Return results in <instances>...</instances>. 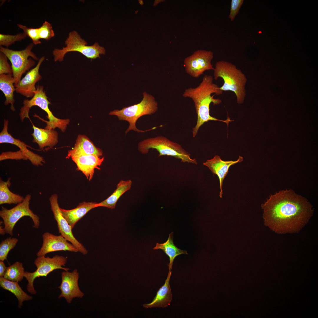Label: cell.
I'll use <instances>...</instances> for the list:
<instances>
[{"label":"cell","instance_id":"28","mask_svg":"<svg viewBox=\"0 0 318 318\" xmlns=\"http://www.w3.org/2000/svg\"><path fill=\"white\" fill-rule=\"evenodd\" d=\"M25 272L23 264L16 261L7 267L3 277L10 281L19 282L23 280Z\"/></svg>","mask_w":318,"mask_h":318},{"label":"cell","instance_id":"25","mask_svg":"<svg viewBox=\"0 0 318 318\" xmlns=\"http://www.w3.org/2000/svg\"><path fill=\"white\" fill-rule=\"evenodd\" d=\"M160 249L168 256L170 262L168 264L169 271L172 269V266L174 259L175 257L181 254H188L187 251L177 247L174 244L173 241V232L169 234L167 241L164 243H157L153 249Z\"/></svg>","mask_w":318,"mask_h":318},{"label":"cell","instance_id":"1","mask_svg":"<svg viewBox=\"0 0 318 318\" xmlns=\"http://www.w3.org/2000/svg\"><path fill=\"white\" fill-rule=\"evenodd\" d=\"M261 206L265 225L279 234L299 231L313 213L308 201L291 189L271 195Z\"/></svg>","mask_w":318,"mask_h":318},{"label":"cell","instance_id":"20","mask_svg":"<svg viewBox=\"0 0 318 318\" xmlns=\"http://www.w3.org/2000/svg\"><path fill=\"white\" fill-rule=\"evenodd\" d=\"M102 153V150L96 147L87 137L80 135L77 138L74 147L68 151L66 158L89 155H95L100 157Z\"/></svg>","mask_w":318,"mask_h":318},{"label":"cell","instance_id":"13","mask_svg":"<svg viewBox=\"0 0 318 318\" xmlns=\"http://www.w3.org/2000/svg\"><path fill=\"white\" fill-rule=\"evenodd\" d=\"M62 282L58 287L61 291L58 298H64L70 304L75 298H82L84 294L80 289L78 281L79 273L77 269L71 272L63 271L61 273Z\"/></svg>","mask_w":318,"mask_h":318},{"label":"cell","instance_id":"14","mask_svg":"<svg viewBox=\"0 0 318 318\" xmlns=\"http://www.w3.org/2000/svg\"><path fill=\"white\" fill-rule=\"evenodd\" d=\"M42 246L37 253V256H45L47 254L58 251L78 252L76 248L62 235H55L48 232L42 235Z\"/></svg>","mask_w":318,"mask_h":318},{"label":"cell","instance_id":"5","mask_svg":"<svg viewBox=\"0 0 318 318\" xmlns=\"http://www.w3.org/2000/svg\"><path fill=\"white\" fill-rule=\"evenodd\" d=\"M143 95V99L140 103L124 107L121 110H114L109 113L110 115L117 116L120 120H125L129 122V126L125 132L126 134L131 130L140 132L151 129L142 130L138 129L136 126L137 121L141 117L153 114L158 109V104L154 96L146 92H144Z\"/></svg>","mask_w":318,"mask_h":318},{"label":"cell","instance_id":"9","mask_svg":"<svg viewBox=\"0 0 318 318\" xmlns=\"http://www.w3.org/2000/svg\"><path fill=\"white\" fill-rule=\"evenodd\" d=\"M31 196L29 194L27 195L22 202L10 209H7L2 206L0 211V216L3 219L4 224L3 228L4 234L6 233L12 236L13 229L15 224L21 218L25 216H29L32 219L34 228L37 229L39 228V218L29 208Z\"/></svg>","mask_w":318,"mask_h":318},{"label":"cell","instance_id":"26","mask_svg":"<svg viewBox=\"0 0 318 318\" xmlns=\"http://www.w3.org/2000/svg\"><path fill=\"white\" fill-rule=\"evenodd\" d=\"M18 282L10 281L3 277H0V287L10 292L16 296L18 301V307L21 308L24 301L30 300L33 297L24 292Z\"/></svg>","mask_w":318,"mask_h":318},{"label":"cell","instance_id":"7","mask_svg":"<svg viewBox=\"0 0 318 318\" xmlns=\"http://www.w3.org/2000/svg\"><path fill=\"white\" fill-rule=\"evenodd\" d=\"M65 44V47L61 49H55L53 51L55 62L62 61L65 54L70 52H79L87 58L90 59L100 58V54H105V48L100 46L97 42L91 46L87 45L86 41L75 31L69 33Z\"/></svg>","mask_w":318,"mask_h":318},{"label":"cell","instance_id":"12","mask_svg":"<svg viewBox=\"0 0 318 318\" xmlns=\"http://www.w3.org/2000/svg\"><path fill=\"white\" fill-rule=\"evenodd\" d=\"M51 208L55 220L57 223L59 232L68 241L72 243L84 255L87 254L88 251L74 237L72 228L63 217L61 212L58 203V196L56 194L52 195L49 198Z\"/></svg>","mask_w":318,"mask_h":318},{"label":"cell","instance_id":"2","mask_svg":"<svg viewBox=\"0 0 318 318\" xmlns=\"http://www.w3.org/2000/svg\"><path fill=\"white\" fill-rule=\"evenodd\" d=\"M222 91L217 85L213 82V77L211 75H205L197 87L186 89L183 94L185 97L191 98L194 102L197 119L196 125L193 128V136L197 135L199 128L204 123L209 120L219 121L226 123L227 125L231 120L229 118L226 120L218 119L210 115V106L211 103L213 105L220 104L222 102L219 98H214L213 93L217 95H222Z\"/></svg>","mask_w":318,"mask_h":318},{"label":"cell","instance_id":"23","mask_svg":"<svg viewBox=\"0 0 318 318\" xmlns=\"http://www.w3.org/2000/svg\"><path fill=\"white\" fill-rule=\"evenodd\" d=\"M14 83V78L12 74H0V89L6 98L4 104L6 105L11 104L10 109L13 111L15 110L14 107V92L15 91Z\"/></svg>","mask_w":318,"mask_h":318},{"label":"cell","instance_id":"15","mask_svg":"<svg viewBox=\"0 0 318 318\" xmlns=\"http://www.w3.org/2000/svg\"><path fill=\"white\" fill-rule=\"evenodd\" d=\"M44 59V56L41 57L37 65L29 70L15 86L16 92L26 97H32L33 96L34 92L36 90V84L42 79V76L39 73V69Z\"/></svg>","mask_w":318,"mask_h":318},{"label":"cell","instance_id":"33","mask_svg":"<svg viewBox=\"0 0 318 318\" xmlns=\"http://www.w3.org/2000/svg\"><path fill=\"white\" fill-rule=\"evenodd\" d=\"M8 58L3 53L0 52V74H12V70L8 62Z\"/></svg>","mask_w":318,"mask_h":318},{"label":"cell","instance_id":"31","mask_svg":"<svg viewBox=\"0 0 318 318\" xmlns=\"http://www.w3.org/2000/svg\"><path fill=\"white\" fill-rule=\"evenodd\" d=\"M38 28L39 34L40 39L49 40L54 35L52 25L45 21Z\"/></svg>","mask_w":318,"mask_h":318},{"label":"cell","instance_id":"37","mask_svg":"<svg viewBox=\"0 0 318 318\" xmlns=\"http://www.w3.org/2000/svg\"><path fill=\"white\" fill-rule=\"evenodd\" d=\"M139 2L140 5H142L143 4V1L142 0H139Z\"/></svg>","mask_w":318,"mask_h":318},{"label":"cell","instance_id":"29","mask_svg":"<svg viewBox=\"0 0 318 318\" xmlns=\"http://www.w3.org/2000/svg\"><path fill=\"white\" fill-rule=\"evenodd\" d=\"M18 241L17 238H7L2 241L0 244V260L4 261L7 259L9 251L13 249Z\"/></svg>","mask_w":318,"mask_h":318},{"label":"cell","instance_id":"32","mask_svg":"<svg viewBox=\"0 0 318 318\" xmlns=\"http://www.w3.org/2000/svg\"><path fill=\"white\" fill-rule=\"evenodd\" d=\"M17 25L23 30L26 36L31 39L34 44L37 45L41 43L38 28H28L25 26L21 24H18Z\"/></svg>","mask_w":318,"mask_h":318},{"label":"cell","instance_id":"22","mask_svg":"<svg viewBox=\"0 0 318 318\" xmlns=\"http://www.w3.org/2000/svg\"><path fill=\"white\" fill-rule=\"evenodd\" d=\"M97 203L83 202L79 203L75 208L66 210L60 208L62 214L73 228L76 223L89 211L97 207Z\"/></svg>","mask_w":318,"mask_h":318},{"label":"cell","instance_id":"17","mask_svg":"<svg viewBox=\"0 0 318 318\" xmlns=\"http://www.w3.org/2000/svg\"><path fill=\"white\" fill-rule=\"evenodd\" d=\"M243 160V157L239 156L238 159L236 161H224L221 160L219 156L216 155L213 158L208 160L203 163L204 165L208 167L212 173L217 175L219 178L220 190L219 196L220 198L222 197L223 193V182L228 173L230 167L242 162Z\"/></svg>","mask_w":318,"mask_h":318},{"label":"cell","instance_id":"34","mask_svg":"<svg viewBox=\"0 0 318 318\" xmlns=\"http://www.w3.org/2000/svg\"><path fill=\"white\" fill-rule=\"evenodd\" d=\"M244 2V0H232L229 18L233 21L238 13L241 7Z\"/></svg>","mask_w":318,"mask_h":318},{"label":"cell","instance_id":"24","mask_svg":"<svg viewBox=\"0 0 318 318\" xmlns=\"http://www.w3.org/2000/svg\"><path fill=\"white\" fill-rule=\"evenodd\" d=\"M132 184V181L130 180H121L117 184L116 189L109 197L101 202L97 203V207H103L111 209L115 208L119 199L130 189Z\"/></svg>","mask_w":318,"mask_h":318},{"label":"cell","instance_id":"18","mask_svg":"<svg viewBox=\"0 0 318 318\" xmlns=\"http://www.w3.org/2000/svg\"><path fill=\"white\" fill-rule=\"evenodd\" d=\"M71 158L76 164L77 169L82 172L89 181L93 178L95 169L100 170L98 166L101 165L104 160V157L100 158L95 155H83Z\"/></svg>","mask_w":318,"mask_h":318},{"label":"cell","instance_id":"3","mask_svg":"<svg viewBox=\"0 0 318 318\" xmlns=\"http://www.w3.org/2000/svg\"><path fill=\"white\" fill-rule=\"evenodd\" d=\"M213 70L215 80L221 78L223 80V85L220 87V90L223 92H233L237 103H243L246 96L247 79L242 71L232 63L224 60L217 62Z\"/></svg>","mask_w":318,"mask_h":318},{"label":"cell","instance_id":"30","mask_svg":"<svg viewBox=\"0 0 318 318\" xmlns=\"http://www.w3.org/2000/svg\"><path fill=\"white\" fill-rule=\"evenodd\" d=\"M23 32L15 35L0 34V45L5 46L7 48L15 42L24 39L26 37Z\"/></svg>","mask_w":318,"mask_h":318},{"label":"cell","instance_id":"36","mask_svg":"<svg viewBox=\"0 0 318 318\" xmlns=\"http://www.w3.org/2000/svg\"><path fill=\"white\" fill-rule=\"evenodd\" d=\"M6 268L4 261L0 260V277H3Z\"/></svg>","mask_w":318,"mask_h":318},{"label":"cell","instance_id":"4","mask_svg":"<svg viewBox=\"0 0 318 318\" xmlns=\"http://www.w3.org/2000/svg\"><path fill=\"white\" fill-rule=\"evenodd\" d=\"M34 93V95L31 99H25L23 101V106L20 109L19 114L21 121H23L26 118L29 119V112L30 109L33 106H37L45 111L47 115L46 117L49 120L48 121L42 119L37 115H34L45 122L47 125L45 129L54 130L58 127L62 132H64L70 120L68 119H60L54 115L49 109V105L51 103L48 100L42 86H37Z\"/></svg>","mask_w":318,"mask_h":318},{"label":"cell","instance_id":"6","mask_svg":"<svg viewBox=\"0 0 318 318\" xmlns=\"http://www.w3.org/2000/svg\"><path fill=\"white\" fill-rule=\"evenodd\" d=\"M150 148L158 151L159 153V156H171L180 159L183 163L197 164L196 160L192 158L191 154L180 145L163 136L147 139L140 141L138 144V150L143 154L148 153Z\"/></svg>","mask_w":318,"mask_h":318},{"label":"cell","instance_id":"21","mask_svg":"<svg viewBox=\"0 0 318 318\" xmlns=\"http://www.w3.org/2000/svg\"><path fill=\"white\" fill-rule=\"evenodd\" d=\"M171 274V270L169 271L164 285L160 288L152 302L149 303L144 304V307L146 308H165L170 305L172 299V294L170 284Z\"/></svg>","mask_w":318,"mask_h":318},{"label":"cell","instance_id":"11","mask_svg":"<svg viewBox=\"0 0 318 318\" xmlns=\"http://www.w3.org/2000/svg\"><path fill=\"white\" fill-rule=\"evenodd\" d=\"M213 53L210 51L199 50L186 58L184 66L186 72L191 77L198 78L205 71L213 70L211 62L213 58Z\"/></svg>","mask_w":318,"mask_h":318},{"label":"cell","instance_id":"10","mask_svg":"<svg viewBox=\"0 0 318 318\" xmlns=\"http://www.w3.org/2000/svg\"><path fill=\"white\" fill-rule=\"evenodd\" d=\"M67 261V257L57 255L52 258L45 256H37L34 262L37 267L36 271L32 272L25 271L24 273V277L28 282L26 286L28 292L32 294L37 293L34 286V282L36 278L46 276L50 273L57 269L69 271V268L63 266H65Z\"/></svg>","mask_w":318,"mask_h":318},{"label":"cell","instance_id":"35","mask_svg":"<svg viewBox=\"0 0 318 318\" xmlns=\"http://www.w3.org/2000/svg\"><path fill=\"white\" fill-rule=\"evenodd\" d=\"M9 159L16 160L21 159L25 160H27L20 150L16 152H3L0 155V161Z\"/></svg>","mask_w":318,"mask_h":318},{"label":"cell","instance_id":"27","mask_svg":"<svg viewBox=\"0 0 318 318\" xmlns=\"http://www.w3.org/2000/svg\"><path fill=\"white\" fill-rule=\"evenodd\" d=\"M10 178L5 181L0 179V204H18L22 202L24 198L11 192L9 189L11 183Z\"/></svg>","mask_w":318,"mask_h":318},{"label":"cell","instance_id":"8","mask_svg":"<svg viewBox=\"0 0 318 318\" xmlns=\"http://www.w3.org/2000/svg\"><path fill=\"white\" fill-rule=\"evenodd\" d=\"M34 44H29L24 49L14 50L0 46V52L4 54L11 63L12 75L14 78V86L21 80L22 75L26 71H29L35 64V62L30 57L37 60L39 59L32 51Z\"/></svg>","mask_w":318,"mask_h":318},{"label":"cell","instance_id":"16","mask_svg":"<svg viewBox=\"0 0 318 318\" xmlns=\"http://www.w3.org/2000/svg\"><path fill=\"white\" fill-rule=\"evenodd\" d=\"M9 121L7 120L4 121V127L0 133V143H8L14 145L18 147L23 155L27 160H30L34 165H42L45 163L44 158L29 150L27 148L29 146L19 139L13 138L8 131Z\"/></svg>","mask_w":318,"mask_h":318},{"label":"cell","instance_id":"19","mask_svg":"<svg viewBox=\"0 0 318 318\" xmlns=\"http://www.w3.org/2000/svg\"><path fill=\"white\" fill-rule=\"evenodd\" d=\"M33 132V142L37 143L39 148L43 150H48L56 145L58 142V134L54 129H42L32 124Z\"/></svg>","mask_w":318,"mask_h":318}]
</instances>
